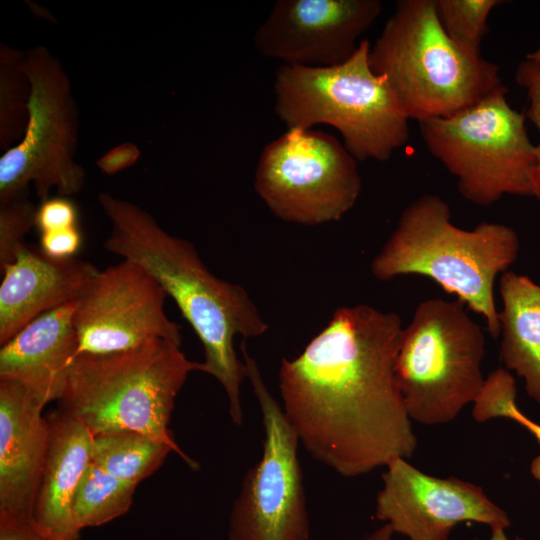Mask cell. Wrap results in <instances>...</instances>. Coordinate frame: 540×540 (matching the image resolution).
<instances>
[{
    "label": "cell",
    "instance_id": "d4e9b609",
    "mask_svg": "<svg viewBox=\"0 0 540 540\" xmlns=\"http://www.w3.org/2000/svg\"><path fill=\"white\" fill-rule=\"evenodd\" d=\"M35 205L29 190L0 202V268L13 262L24 237L35 226Z\"/></svg>",
    "mask_w": 540,
    "mask_h": 540
},
{
    "label": "cell",
    "instance_id": "7a4b0ae2",
    "mask_svg": "<svg viewBox=\"0 0 540 540\" xmlns=\"http://www.w3.org/2000/svg\"><path fill=\"white\" fill-rule=\"evenodd\" d=\"M98 200L112 225L105 249L141 265L172 297L203 346L202 372L223 386L230 417L240 425V386L247 372L234 338L259 337L268 323L247 291L215 276L189 241L169 234L148 212L127 200L109 193H101Z\"/></svg>",
    "mask_w": 540,
    "mask_h": 540
},
{
    "label": "cell",
    "instance_id": "44dd1931",
    "mask_svg": "<svg viewBox=\"0 0 540 540\" xmlns=\"http://www.w3.org/2000/svg\"><path fill=\"white\" fill-rule=\"evenodd\" d=\"M136 486L124 482L91 462L77 486L72 512L81 530L108 523L124 515L132 505Z\"/></svg>",
    "mask_w": 540,
    "mask_h": 540
},
{
    "label": "cell",
    "instance_id": "4dcf8cb0",
    "mask_svg": "<svg viewBox=\"0 0 540 540\" xmlns=\"http://www.w3.org/2000/svg\"><path fill=\"white\" fill-rule=\"evenodd\" d=\"M394 534L395 533L391 526L385 523L382 527L372 532L364 540H393Z\"/></svg>",
    "mask_w": 540,
    "mask_h": 540
},
{
    "label": "cell",
    "instance_id": "83f0119b",
    "mask_svg": "<svg viewBox=\"0 0 540 540\" xmlns=\"http://www.w3.org/2000/svg\"><path fill=\"white\" fill-rule=\"evenodd\" d=\"M81 244L82 235L78 226L44 232L40 236V249L47 256L55 259L74 257Z\"/></svg>",
    "mask_w": 540,
    "mask_h": 540
},
{
    "label": "cell",
    "instance_id": "ffe728a7",
    "mask_svg": "<svg viewBox=\"0 0 540 540\" xmlns=\"http://www.w3.org/2000/svg\"><path fill=\"white\" fill-rule=\"evenodd\" d=\"M170 452L174 450L165 442L121 431L93 436L90 459L111 475L137 486L163 464Z\"/></svg>",
    "mask_w": 540,
    "mask_h": 540
},
{
    "label": "cell",
    "instance_id": "9a60e30c",
    "mask_svg": "<svg viewBox=\"0 0 540 540\" xmlns=\"http://www.w3.org/2000/svg\"><path fill=\"white\" fill-rule=\"evenodd\" d=\"M44 404L17 381L0 379V514L31 520L49 445Z\"/></svg>",
    "mask_w": 540,
    "mask_h": 540
},
{
    "label": "cell",
    "instance_id": "6da1fadb",
    "mask_svg": "<svg viewBox=\"0 0 540 540\" xmlns=\"http://www.w3.org/2000/svg\"><path fill=\"white\" fill-rule=\"evenodd\" d=\"M403 329L394 312L340 307L297 357L281 362L282 408L300 443L344 477L409 459L417 448L395 375Z\"/></svg>",
    "mask_w": 540,
    "mask_h": 540
},
{
    "label": "cell",
    "instance_id": "8fae6325",
    "mask_svg": "<svg viewBox=\"0 0 540 540\" xmlns=\"http://www.w3.org/2000/svg\"><path fill=\"white\" fill-rule=\"evenodd\" d=\"M247 379L259 403L263 452L248 470L229 519V540H308L309 519L298 459V435L272 396L254 358L240 344Z\"/></svg>",
    "mask_w": 540,
    "mask_h": 540
},
{
    "label": "cell",
    "instance_id": "5b68a950",
    "mask_svg": "<svg viewBox=\"0 0 540 540\" xmlns=\"http://www.w3.org/2000/svg\"><path fill=\"white\" fill-rule=\"evenodd\" d=\"M369 64L418 122L450 117L507 88L497 65L447 35L435 0L398 1Z\"/></svg>",
    "mask_w": 540,
    "mask_h": 540
},
{
    "label": "cell",
    "instance_id": "9c48e42d",
    "mask_svg": "<svg viewBox=\"0 0 540 540\" xmlns=\"http://www.w3.org/2000/svg\"><path fill=\"white\" fill-rule=\"evenodd\" d=\"M26 58L28 122L21 139L0 158V202L29 190V184L41 202L52 188L68 197L85 184V170L74 159L78 114L69 78L43 46L31 48Z\"/></svg>",
    "mask_w": 540,
    "mask_h": 540
},
{
    "label": "cell",
    "instance_id": "52a82bcc",
    "mask_svg": "<svg viewBox=\"0 0 540 540\" xmlns=\"http://www.w3.org/2000/svg\"><path fill=\"white\" fill-rule=\"evenodd\" d=\"M464 305L424 300L403 329L395 375L410 419L420 424L451 422L484 385L485 337Z\"/></svg>",
    "mask_w": 540,
    "mask_h": 540
},
{
    "label": "cell",
    "instance_id": "ac0fdd59",
    "mask_svg": "<svg viewBox=\"0 0 540 540\" xmlns=\"http://www.w3.org/2000/svg\"><path fill=\"white\" fill-rule=\"evenodd\" d=\"M47 455L36 493L32 524L48 540H78L72 505L90 463L93 435L73 416L60 411L48 418Z\"/></svg>",
    "mask_w": 540,
    "mask_h": 540
},
{
    "label": "cell",
    "instance_id": "2e32d148",
    "mask_svg": "<svg viewBox=\"0 0 540 540\" xmlns=\"http://www.w3.org/2000/svg\"><path fill=\"white\" fill-rule=\"evenodd\" d=\"M0 271L2 346L38 316L76 301L100 270L75 257L51 258L40 247L24 243Z\"/></svg>",
    "mask_w": 540,
    "mask_h": 540
},
{
    "label": "cell",
    "instance_id": "f1b7e54d",
    "mask_svg": "<svg viewBox=\"0 0 540 540\" xmlns=\"http://www.w3.org/2000/svg\"><path fill=\"white\" fill-rule=\"evenodd\" d=\"M140 151L134 144L125 143L114 147L97 162L98 167L107 174L132 166L139 158Z\"/></svg>",
    "mask_w": 540,
    "mask_h": 540
},
{
    "label": "cell",
    "instance_id": "f546056e",
    "mask_svg": "<svg viewBox=\"0 0 540 540\" xmlns=\"http://www.w3.org/2000/svg\"><path fill=\"white\" fill-rule=\"evenodd\" d=\"M0 540H48L41 535L31 520L14 519L0 514Z\"/></svg>",
    "mask_w": 540,
    "mask_h": 540
},
{
    "label": "cell",
    "instance_id": "4fadbf2b",
    "mask_svg": "<svg viewBox=\"0 0 540 540\" xmlns=\"http://www.w3.org/2000/svg\"><path fill=\"white\" fill-rule=\"evenodd\" d=\"M375 517L409 540H448L461 522L510 526L507 513L480 486L456 477L428 475L402 457L393 458L382 475Z\"/></svg>",
    "mask_w": 540,
    "mask_h": 540
},
{
    "label": "cell",
    "instance_id": "7402d4cb",
    "mask_svg": "<svg viewBox=\"0 0 540 540\" xmlns=\"http://www.w3.org/2000/svg\"><path fill=\"white\" fill-rule=\"evenodd\" d=\"M31 84L26 53L1 45L0 50V143L7 150L24 134L28 122Z\"/></svg>",
    "mask_w": 540,
    "mask_h": 540
},
{
    "label": "cell",
    "instance_id": "d6a6232c",
    "mask_svg": "<svg viewBox=\"0 0 540 540\" xmlns=\"http://www.w3.org/2000/svg\"><path fill=\"white\" fill-rule=\"evenodd\" d=\"M526 58L533 59V60H540V46L536 50L528 53L526 55Z\"/></svg>",
    "mask_w": 540,
    "mask_h": 540
},
{
    "label": "cell",
    "instance_id": "1f68e13d",
    "mask_svg": "<svg viewBox=\"0 0 540 540\" xmlns=\"http://www.w3.org/2000/svg\"><path fill=\"white\" fill-rule=\"evenodd\" d=\"M480 540V539H475ZM488 540H509L508 537L505 534L504 529H494L491 530V536ZM514 540H524L520 537H516Z\"/></svg>",
    "mask_w": 540,
    "mask_h": 540
},
{
    "label": "cell",
    "instance_id": "8992f818",
    "mask_svg": "<svg viewBox=\"0 0 540 540\" xmlns=\"http://www.w3.org/2000/svg\"><path fill=\"white\" fill-rule=\"evenodd\" d=\"M371 44L335 66L283 64L274 81L275 112L290 129L336 128L356 160H388L410 138L409 118L385 77L369 64Z\"/></svg>",
    "mask_w": 540,
    "mask_h": 540
},
{
    "label": "cell",
    "instance_id": "603a6c76",
    "mask_svg": "<svg viewBox=\"0 0 540 540\" xmlns=\"http://www.w3.org/2000/svg\"><path fill=\"white\" fill-rule=\"evenodd\" d=\"M514 377L497 368L485 378L484 385L473 402L472 416L478 423L495 418H507L527 429L540 444V424L527 417L516 404ZM531 473L540 486V456L531 462Z\"/></svg>",
    "mask_w": 540,
    "mask_h": 540
},
{
    "label": "cell",
    "instance_id": "4316f807",
    "mask_svg": "<svg viewBox=\"0 0 540 540\" xmlns=\"http://www.w3.org/2000/svg\"><path fill=\"white\" fill-rule=\"evenodd\" d=\"M77 222V208L68 197H49L36 209L35 227L40 233L76 227Z\"/></svg>",
    "mask_w": 540,
    "mask_h": 540
},
{
    "label": "cell",
    "instance_id": "ba28073f",
    "mask_svg": "<svg viewBox=\"0 0 540 540\" xmlns=\"http://www.w3.org/2000/svg\"><path fill=\"white\" fill-rule=\"evenodd\" d=\"M507 88L450 117L424 120L427 150L457 179L468 201L489 206L503 195L532 196L535 146L525 115L508 103Z\"/></svg>",
    "mask_w": 540,
    "mask_h": 540
},
{
    "label": "cell",
    "instance_id": "30bf717a",
    "mask_svg": "<svg viewBox=\"0 0 540 540\" xmlns=\"http://www.w3.org/2000/svg\"><path fill=\"white\" fill-rule=\"evenodd\" d=\"M356 161L328 133L290 129L262 150L254 188L283 221L301 225L338 221L355 205L362 189Z\"/></svg>",
    "mask_w": 540,
    "mask_h": 540
},
{
    "label": "cell",
    "instance_id": "3957f363",
    "mask_svg": "<svg viewBox=\"0 0 540 540\" xmlns=\"http://www.w3.org/2000/svg\"><path fill=\"white\" fill-rule=\"evenodd\" d=\"M519 237L511 227L482 222L464 230L451 222L448 203L424 194L401 213L397 225L371 262L373 276L389 281L417 274L480 314L493 338L500 336L494 283L514 263Z\"/></svg>",
    "mask_w": 540,
    "mask_h": 540
},
{
    "label": "cell",
    "instance_id": "5bb4252c",
    "mask_svg": "<svg viewBox=\"0 0 540 540\" xmlns=\"http://www.w3.org/2000/svg\"><path fill=\"white\" fill-rule=\"evenodd\" d=\"M379 0H279L254 35L263 56L286 65L335 66L357 50Z\"/></svg>",
    "mask_w": 540,
    "mask_h": 540
},
{
    "label": "cell",
    "instance_id": "d6986e66",
    "mask_svg": "<svg viewBox=\"0 0 540 540\" xmlns=\"http://www.w3.org/2000/svg\"><path fill=\"white\" fill-rule=\"evenodd\" d=\"M500 357L525 381L527 395L540 405V285L528 276L501 275Z\"/></svg>",
    "mask_w": 540,
    "mask_h": 540
},
{
    "label": "cell",
    "instance_id": "484cf974",
    "mask_svg": "<svg viewBox=\"0 0 540 540\" xmlns=\"http://www.w3.org/2000/svg\"><path fill=\"white\" fill-rule=\"evenodd\" d=\"M516 82L527 91L530 106L528 118L536 126L540 135V60L525 58L515 74ZM535 167L532 173V196L540 200V139L534 148Z\"/></svg>",
    "mask_w": 540,
    "mask_h": 540
},
{
    "label": "cell",
    "instance_id": "e0dca14e",
    "mask_svg": "<svg viewBox=\"0 0 540 540\" xmlns=\"http://www.w3.org/2000/svg\"><path fill=\"white\" fill-rule=\"evenodd\" d=\"M76 301L50 310L24 326L0 349V379L19 382L44 405L62 396L78 355Z\"/></svg>",
    "mask_w": 540,
    "mask_h": 540
},
{
    "label": "cell",
    "instance_id": "cb8c5ba5",
    "mask_svg": "<svg viewBox=\"0 0 540 540\" xmlns=\"http://www.w3.org/2000/svg\"><path fill=\"white\" fill-rule=\"evenodd\" d=\"M439 21L447 35L463 48L480 54L488 32L487 20L501 0H435Z\"/></svg>",
    "mask_w": 540,
    "mask_h": 540
},
{
    "label": "cell",
    "instance_id": "277c9868",
    "mask_svg": "<svg viewBox=\"0 0 540 540\" xmlns=\"http://www.w3.org/2000/svg\"><path fill=\"white\" fill-rule=\"evenodd\" d=\"M193 371H202V362L189 360L179 345L165 339L115 353L79 354L58 401L61 411L93 436L138 432L165 442L197 469L168 427L175 398Z\"/></svg>",
    "mask_w": 540,
    "mask_h": 540
},
{
    "label": "cell",
    "instance_id": "7c38bea8",
    "mask_svg": "<svg viewBox=\"0 0 540 540\" xmlns=\"http://www.w3.org/2000/svg\"><path fill=\"white\" fill-rule=\"evenodd\" d=\"M167 294L141 265L123 259L100 270L76 300L79 354H108L149 340L182 342V327L164 310Z\"/></svg>",
    "mask_w": 540,
    "mask_h": 540
}]
</instances>
